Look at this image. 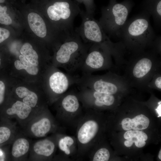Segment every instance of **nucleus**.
<instances>
[{
  "instance_id": "1",
  "label": "nucleus",
  "mask_w": 161,
  "mask_h": 161,
  "mask_svg": "<svg viewBox=\"0 0 161 161\" xmlns=\"http://www.w3.org/2000/svg\"><path fill=\"white\" fill-rule=\"evenodd\" d=\"M91 44L84 43L75 30L56 48L52 65L64 69L71 75L79 76L85 56Z\"/></svg>"
},
{
  "instance_id": "2",
  "label": "nucleus",
  "mask_w": 161,
  "mask_h": 161,
  "mask_svg": "<svg viewBox=\"0 0 161 161\" xmlns=\"http://www.w3.org/2000/svg\"><path fill=\"white\" fill-rule=\"evenodd\" d=\"M150 15L142 10L127 20L117 37L130 48L140 49L152 44L157 37L151 25Z\"/></svg>"
},
{
  "instance_id": "3",
  "label": "nucleus",
  "mask_w": 161,
  "mask_h": 161,
  "mask_svg": "<svg viewBox=\"0 0 161 161\" xmlns=\"http://www.w3.org/2000/svg\"><path fill=\"white\" fill-rule=\"evenodd\" d=\"M53 104L56 112L55 117L59 125L65 129L75 132L85 112L77 90H68Z\"/></svg>"
},
{
  "instance_id": "4",
  "label": "nucleus",
  "mask_w": 161,
  "mask_h": 161,
  "mask_svg": "<svg viewBox=\"0 0 161 161\" xmlns=\"http://www.w3.org/2000/svg\"><path fill=\"white\" fill-rule=\"evenodd\" d=\"M134 4L133 0H124L120 2L109 3L102 8L101 16L98 21L109 38L117 37Z\"/></svg>"
},
{
  "instance_id": "5",
  "label": "nucleus",
  "mask_w": 161,
  "mask_h": 161,
  "mask_svg": "<svg viewBox=\"0 0 161 161\" xmlns=\"http://www.w3.org/2000/svg\"><path fill=\"white\" fill-rule=\"evenodd\" d=\"M85 113L78 123L75 131L78 155L77 161L86 159L94 145L100 126L93 110L85 109Z\"/></svg>"
},
{
  "instance_id": "6",
  "label": "nucleus",
  "mask_w": 161,
  "mask_h": 161,
  "mask_svg": "<svg viewBox=\"0 0 161 161\" xmlns=\"http://www.w3.org/2000/svg\"><path fill=\"white\" fill-rule=\"evenodd\" d=\"M80 77L65 73L52 65L43 79V89L49 105L52 104L71 86L76 85Z\"/></svg>"
},
{
  "instance_id": "7",
  "label": "nucleus",
  "mask_w": 161,
  "mask_h": 161,
  "mask_svg": "<svg viewBox=\"0 0 161 161\" xmlns=\"http://www.w3.org/2000/svg\"><path fill=\"white\" fill-rule=\"evenodd\" d=\"M81 11L79 4L73 0H55L49 5L46 14L60 30L70 32L74 30L73 22Z\"/></svg>"
},
{
  "instance_id": "8",
  "label": "nucleus",
  "mask_w": 161,
  "mask_h": 161,
  "mask_svg": "<svg viewBox=\"0 0 161 161\" xmlns=\"http://www.w3.org/2000/svg\"><path fill=\"white\" fill-rule=\"evenodd\" d=\"M21 130L29 138H42L57 132L64 133L61 127L48 108L39 112Z\"/></svg>"
},
{
  "instance_id": "9",
  "label": "nucleus",
  "mask_w": 161,
  "mask_h": 161,
  "mask_svg": "<svg viewBox=\"0 0 161 161\" xmlns=\"http://www.w3.org/2000/svg\"><path fill=\"white\" fill-rule=\"evenodd\" d=\"M82 19L80 25L75 30L83 42L86 44H97L104 46L110 52H112L114 44L104 32L99 21L93 15L81 10L79 13Z\"/></svg>"
},
{
  "instance_id": "10",
  "label": "nucleus",
  "mask_w": 161,
  "mask_h": 161,
  "mask_svg": "<svg viewBox=\"0 0 161 161\" xmlns=\"http://www.w3.org/2000/svg\"><path fill=\"white\" fill-rule=\"evenodd\" d=\"M41 111L35 110L23 102L10 96L1 112V119L11 121L15 119L22 128Z\"/></svg>"
},
{
  "instance_id": "11",
  "label": "nucleus",
  "mask_w": 161,
  "mask_h": 161,
  "mask_svg": "<svg viewBox=\"0 0 161 161\" xmlns=\"http://www.w3.org/2000/svg\"><path fill=\"white\" fill-rule=\"evenodd\" d=\"M57 132L32 142L27 160H53L55 154L60 134Z\"/></svg>"
},
{
  "instance_id": "12",
  "label": "nucleus",
  "mask_w": 161,
  "mask_h": 161,
  "mask_svg": "<svg viewBox=\"0 0 161 161\" xmlns=\"http://www.w3.org/2000/svg\"><path fill=\"white\" fill-rule=\"evenodd\" d=\"M79 99L85 109L93 110L112 105L114 98L112 95L99 92L88 88L76 85Z\"/></svg>"
},
{
  "instance_id": "13",
  "label": "nucleus",
  "mask_w": 161,
  "mask_h": 161,
  "mask_svg": "<svg viewBox=\"0 0 161 161\" xmlns=\"http://www.w3.org/2000/svg\"><path fill=\"white\" fill-rule=\"evenodd\" d=\"M110 52L104 46L97 44H91L81 68V75L90 74L94 70L103 68Z\"/></svg>"
},
{
  "instance_id": "14",
  "label": "nucleus",
  "mask_w": 161,
  "mask_h": 161,
  "mask_svg": "<svg viewBox=\"0 0 161 161\" xmlns=\"http://www.w3.org/2000/svg\"><path fill=\"white\" fill-rule=\"evenodd\" d=\"M10 96L20 100L34 109L40 111L48 107L46 96L43 90L38 92L26 87H17Z\"/></svg>"
},
{
  "instance_id": "15",
  "label": "nucleus",
  "mask_w": 161,
  "mask_h": 161,
  "mask_svg": "<svg viewBox=\"0 0 161 161\" xmlns=\"http://www.w3.org/2000/svg\"><path fill=\"white\" fill-rule=\"evenodd\" d=\"M78 148L75 136L61 133L58 137L57 148L53 160L77 161Z\"/></svg>"
},
{
  "instance_id": "16",
  "label": "nucleus",
  "mask_w": 161,
  "mask_h": 161,
  "mask_svg": "<svg viewBox=\"0 0 161 161\" xmlns=\"http://www.w3.org/2000/svg\"><path fill=\"white\" fill-rule=\"evenodd\" d=\"M32 141L19 130L11 144L10 151L12 161L27 160Z\"/></svg>"
},
{
  "instance_id": "17",
  "label": "nucleus",
  "mask_w": 161,
  "mask_h": 161,
  "mask_svg": "<svg viewBox=\"0 0 161 161\" xmlns=\"http://www.w3.org/2000/svg\"><path fill=\"white\" fill-rule=\"evenodd\" d=\"M0 125V146L10 144L18 131L19 129L16 122L9 120H2Z\"/></svg>"
},
{
  "instance_id": "18",
  "label": "nucleus",
  "mask_w": 161,
  "mask_h": 161,
  "mask_svg": "<svg viewBox=\"0 0 161 161\" xmlns=\"http://www.w3.org/2000/svg\"><path fill=\"white\" fill-rule=\"evenodd\" d=\"M27 20L30 28L36 35L41 38L47 36V25L40 16L36 13H30L28 15Z\"/></svg>"
},
{
  "instance_id": "19",
  "label": "nucleus",
  "mask_w": 161,
  "mask_h": 161,
  "mask_svg": "<svg viewBox=\"0 0 161 161\" xmlns=\"http://www.w3.org/2000/svg\"><path fill=\"white\" fill-rule=\"evenodd\" d=\"M143 10L148 12L153 18L156 26L160 27L161 24V0H143L141 4Z\"/></svg>"
},
{
  "instance_id": "20",
  "label": "nucleus",
  "mask_w": 161,
  "mask_h": 161,
  "mask_svg": "<svg viewBox=\"0 0 161 161\" xmlns=\"http://www.w3.org/2000/svg\"><path fill=\"white\" fill-rule=\"evenodd\" d=\"M150 121L149 119L144 115H137L132 119L126 118L121 122L122 128L125 131L132 129L134 130H142L147 128Z\"/></svg>"
},
{
  "instance_id": "21",
  "label": "nucleus",
  "mask_w": 161,
  "mask_h": 161,
  "mask_svg": "<svg viewBox=\"0 0 161 161\" xmlns=\"http://www.w3.org/2000/svg\"><path fill=\"white\" fill-rule=\"evenodd\" d=\"M19 60H16L14 63V67L16 69L24 70L29 75L33 76L36 75L40 72L44 76L47 71L31 64L21 54L19 55Z\"/></svg>"
},
{
  "instance_id": "22",
  "label": "nucleus",
  "mask_w": 161,
  "mask_h": 161,
  "mask_svg": "<svg viewBox=\"0 0 161 161\" xmlns=\"http://www.w3.org/2000/svg\"><path fill=\"white\" fill-rule=\"evenodd\" d=\"M20 53L24 56L31 64L38 66H40L48 69L52 65H48L40 63L39 56L36 51L33 49L32 45L29 43H24L21 47Z\"/></svg>"
},
{
  "instance_id": "23",
  "label": "nucleus",
  "mask_w": 161,
  "mask_h": 161,
  "mask_svg": "<svg viewBox=\"0 0 161 161\" xmlns=\"http://www.w3.org/2000/svg\"><path fill=\"white\" fill-rule=\"evenodd\" d=\"M152 62L150 58L144 57L140 59L134 66L133 71L134 76L137 78H142L150 71Z\"/></svg>"
},
{
  "instance_id": "24",
  "label": "nucleus",
  "mask_w": 161,
  "mask_h": 161,
  "mask_svg": "<svg viewBox=\"0 0 161 161\" xmlns=\"http://www.w3.org/2000/svg\"><path fill=\"white\" fill-rule=\"evenodd\" d=\"M110 154L106 148L101 147L95 151H91L88 154L86 158L93 161H108L109 160Z\"/></svg>"
},
{
  "instance_id": "25",
  "label": "nucleus",
  "mask_w": 161,
  "mask_h": 161,
  "mask_svg": "<svg viewBox=\"0 0 161 161\" xmlns=\"http://www.w3.org/2000/svg\"><path fill=\"white\" fill-rule=\"evenodd\" d=\"M124 137L126 140L134 138L140 140L146 141L148 139L147 135L144 132L138 130H129L124 134Z\"/></svg>"
},
{
  "instance_id": "26",
  "label": "nucleus",
  "mask_w": 161,
  "mask_h": 161,
  "mask_svg": "<svg viewBox=\"0 0 161 161\" xmlns=\"http://www.w3.org/2000/svg\"><path fill=\"white\" fill-rule=\"evenodd\" d=\"M73 0L78 4H83L86 9V12L89 14L94 15L95 10V5L94 0Z\"/></svg>"
},
{
  "instance_id": "27",
  "label": "nucleus",
  "mask_w": 161,
  "mask_h": 161,
  "mask_svg": "<svg viewBox=\"0 0 161 161\" xmlns=\"http://www.w3.org/2000/svg\"><path fill=\"white\" fill-rule=\"evenodd\" d=\"M6 86L4 83L0 80V111L3 109L10 98L6 97Z\"/></svg>"
},
{
  "instance_id": "28",
  "label": "nucleus",
  "mask_w": 161,
  "mask_h": 161,
  "mask_svg": "<svg viewBox=\"0 0 161 161\" xmlns=\"http://www.w3.org/2000/svg\"><path fill=\"white\" fill-rule=\"evenodd\" d=\"M7 8L6 6L0 5V23L6 25L11 24L12 22L10 17L7 13Z\"/></svg>"
},
{
  "instance_id": "29",
  "label": "nucleus",
  "mask_w": 161,
  "mask_h": 161,
  "mask_svg": "<svg viewBox=\"0 0 161 161\" xmlns=\"http://www.w3.org/2000/svg\"><path fill=\"white\" fill-rule=\"evenodd\" d=\"M10 35V32L8 30L0 27V43L8 38Z\"/></svg>"
},
{
  "instance_id": "30",
  "label": "nucleus",
  "mask_w": 161,
  "mask_h": 161,
  "mask_svg": "<svg viewBox=\"0 0 161 161\" xmlns=\"http://www.w3.org/2000/svg\"><path fill=\"white\" fill-rule=\"evenodd\" d=\"M155 84L156 86L159 89H161V77H159L155 80Z\"/></svg>"
},
{
  "instance_id": "31",
  "label": "nucleus",
  "mask_w": 161,
  "mask_h": 161,
  "mask_svg": "<svg viewBox=\"0 0 161 161\" xmlns=\"http://www.w3.org/2000/svg\"><path fill=\"white\" fill-rule=\"evenodd\" d=\"M133 143L129 140H126L124 142L125 145L127 147H129L131 146Z\"/></svg>"
},
{
  "instance_id": "32",
  "label": "nucleus",
  "mask_w": 161,
  "mask_h": 161,
  "mask_svg": "<svg viewBox=\"0 0 161 161\" xmlns=\"http://www.w3.org/2000/svg\"><path fill=\"white\" fill-rule=\"evenodd\" d=\"M161 104H159L157 108L156 109L157 113L158 114V117L161 116Z\"/></svg>"
},
{
  "instance_id": "33",
  "label": "nucleus",
  "mask_w": 161,
  "mask_h": 161,
  "mask_svg": "<svg viewBox=\"0 0 161 161\" xmlns=\"http://www.w3.org/2000/svg\"><path fill=\"white\" fill-rule=\"evenodd\" d=\"M158 157L160 160H161V150H160L159 151V154H158Z\"/></svg>"
},
{
  "instance_id": "34",
  "label": "nucleus",
  "mask_w": 161,
  "mask_h": 161,
  "mask_svg": "<svg viewBox=\"0 0 161 161\" xmlns=\"http://www.w3.org/2000/svg\"><path fill=\"white\" fill-rule=\"evenodd\" d=\"M116 0H109V3H112L116 2Z\"/></svg>"
},
{
  "instance_id": "35",
  "label": "nucleus",
  "mask_w": 161,
  "mask_h": 161,
  "mask_svg": "<svg viewBox=\"0 0 161 161\" xmlns=\"http://www.w3.org/2000/svg\"><path fill=\"white\" fill-rule=\"evenodd\" d=\"M5 1V0H0V3H4Z\"/></svg>"
},
{
  "instance_id": "36",
  "label": "nucleus",
  "mask_w": 161,
  "mask_h": 161,
  "mask_svg": "<svg viewBox=\"0 0 161 161\" xmlns=\"http://www.w3.org/2000/svg\"><path fill=\"white\" fill-rule=\"evenodd\" d=\"M1 58H0V66L1 65Z\"/></svg>"
}]
</instances>
